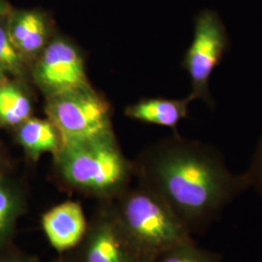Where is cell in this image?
<instances>
[{
    "instance_id": "9c48e42d",
    "label": "cell",
    "mask_w": 262,
    "mask_h": 262,
    "mask_svg": "<svg viewBox=\"0 0 262 262\" xmlns=\"http://www.w3.org/2000/svg\"><path fill=\"white\" fill-rule=\"evenodd\" d=\"M89 222L80 202L67 200L52 207L41 215V226L51 247L59 253H68L84 238Z\"/></svg>"
},
{
    "instance_id": "2e32d148",
    "label": "cell",
    "mask_w": 262,
    "mask_h": 262,
    "mask_svg": "<svg viewBox=\"0 0 262 262\" xmlns=\"http://www.w3.org/2000/svg\"><path fill=\"white\" fill-rule=\"evenodd\" d=\"M246 172L250 180L251 188H254L262 199V132L253 151L250 166Z\"/></svg>"
},
{
    "instance_id": "277c9868",
    "label": "cell",
    "mask_w": 262,
    "mask_h": 262,
    "mask_svg": "<svg viewBox=\"0 0 262 262\" xmlns=\"http://www.w3.org/2000/svg\"><path fill=\"white\" fill-rule=\"evenodd\" d=\"M231 37L217 10L204 8L193 18V35L182 61L190 81L189 94L212 111L216 102L211 93V78L231 48Z\"/></svg>"
},
{
    "instance_id": "e0dca14e",
    "label": "cell",
    "mask_w": 262,
    "mask_h": 262,
    "mask_svg": "<svg viewBox=\"0 0 262 262\" xmlns=\"http://www.w3.org/2000/svg\"><path fill=\"white\" fill-rule=\"evenodd\" d=\"M0 262H41L36 256L21 250L15 242L0 247Z\"/></svg>"
},
{
    "instance_id": "8fae6325",
    "label": "cell",
    "mask_w": 262,
    "mask_h": 262,
    "mask_svg": "<svg viewBox=\"0 0 262 262\" xmlns=\"http://www.w3.org/2000/svg\"><path fill=\"white\" fill-rule=\"evenodd\" d=\"M14 130L17 143L32 162H37L45 154L55 156L63 144L60 132L48 118L31 117Z\"/></svg>"
},
{
    "instance_id": "5bb4252c",
    "label": "cell",
    "mask_w": 262,
    "mask_h": 262,
    "mask_svg": "<svg viewBox=\"0 0 262 262\" xmlns=\"http://www.w3.org/2000/svg\"><path fill=\"white\" fill-rule=\"evenodd\" d=\"M8 15L0 19V67L7 75L23 81L30 76V66L10 39L7 27Z\"/></svg>"
},
{
    "instance_id": "6da1fadb",
    "label": "cell",
    "mask_w": 262,
    "mask_h": 262,
    "mask_svg": "<svg viewBox=\"0 0 262 262\" xmlns=\"http://www.w3.org/2000/svg\"><path fill=\"white\" fill-rule=\"evenodd\" d=\"M133 164L138 184L157 194L192 236L205 234L251 189L247 172H232L215 146L179 133L150 145Z\"/></svg>"
},
{
    "instance_id": "5b68a950",
    "label": "cell",
    "mask_w": 262,
    "mask_h": 262,
    "mask_svg": "<svg viewBox=\"0 0 262 262\" xmlns=\"http://www.w3.org/2000/svg\"><path fill=\"white\" fill-rule=\"evenodd\" d=\"M45 112L63 144L114 133L111 106L93 86L47 98Z\"/></svg>"
},
{
    "instance_id": "7c38bea8",
    "label": "cell",
    "mask_w": 262,
    "mask_h": 262,
    "mask_svg": "<svg viewBox=\"0 0 262 262\" xmlns=\"http://www.w3.org/2000/svg\"><path fill=\"white\" fill-rule=\"evenodd\" d=\"M28 210L26 188L9 175H0V247L14 242L19 220Z\"/></svg>"
},
{
    "instance_id": "ffe728a7",
    "label": "cell",
    "mask_w": 262,
    "mask_h": 262,
    "mask_svg": "<svg viewBox=\"0 0 262 262\" xmlns=\"http://www.w3.org/2000/svg\"><path fill=\"white\" fill-rule=\"evenodd\" d=\"M8 77H7V74L4 72V70L0 67V83L2 82V81H4L5 79H7Z\"/></svg>"
},
{
    "instance_id": "3957f363",
    "label": "cell",
    "mask_w": 262,
    "mask_h": 262,
    "mask_svg": "<svg viewBox=\"0 0 262 262\" xmlns=\"http://www.w3.org/2000/svg\"><path fill=\"white\" fill-rule=\"evenodd\" d=\"M122 230L141 262L152 261L193 239L187 227L157 194L140 184L112 200Z\"/></svg>"
},
{
    "instance_id": "ac0fdd59",
    "label": "cell",
    "mask_w": 262,
    "mask_h": 262,
    "mask_svg": "<svg viewBox=\"0 0 262 262\" xmlns=\"http://www.w3.org/2000/svg\"><path fill=\"white\" fill-rule=\"evenodd\" d=\"M12 10L7 0H0V19L6 17Z\"/></svg>"
},
{
    "instance_id": "8992f818",
    "label": "cell",
    "mask_w": 262,
    "mask_h": 262,
    "mask_svg": "<svg viewBox=\"0 0 262 262\" xmlns=\"http://www.w3.org/2000/svg\"><path fill=\"white\" fill-rule=\"evenodd\" d=\"M30 77L46 99L92 86L81 51L58 34L31 66Z\"/></svg>"
},
{
    "instance_id": "9a60e30c",
    "label": "cell",
    "mask_w": 262,
    "mask_h": 262,
    "mask_svg": "<svg viewBox=\"0 0 262 262\" xmlns=\"http://www.w3.org/2000/svg\"><path fill=\"white\" fill-rule=\"evenodd\" d=\"M150 262H223V255L200 247L192 239L159 254Z\"/></svg>"
},
{
    "instance_id": "7a4b0ae2",
    "label": "cell",
    "mask_w": 262,
    "mask_h": 262,
    "mask_svg": "<svg viewBox=\"0 0 262 262\" xmlns=\"http://www.w3.org/2000/svg\"><path fill=\"white\" fill-rule=\"evenodd\" d=\"M53 159L61 187L98 201L114 200L134 177L133 161L122 152L115 133L64 143Z\"/></svg>"
},
{
    "instance_id": "d6986e66",
    "label": "cell",
    "mask_w": 262,
    "mask_h": 262,
    "mask_svg": "<svg viewBox=\"0 0 262 262\" xmlns=\"http://www.w3.org/2000/svg\"><path fill=\"white\" fill-rule=\"evenodd\" d=\"M6 174V159L4 157L3 150L0 147V175Z\"/></svg>"
},
{
    "instance_id": "30bf717a",
    "label": "cell",
    "mask_w": 262,
    "mask_h": 262,
    "mask_svg": "<svg viewBox=\"0 0 262 262\" xmlns=\"http://www.w3.org/2000/svg\"><path fill=\"white\" fill-rule=\"evenodd\" d=\"M192 101L194 99L190 94L184 98L146 97L127 106L124 114L131 120L167 127L178 133L179 123L188 117Z\"/></svg>"
},
{
    "instance_id": "52a82bcc",
    "label": "cell",
    "mask_w": 262,
    "mask_h": 262,
    "mask_svg": "<svg viewBox=\"0 0 262 262\" xmlns=\"http://www.w3.org/2000/svg\"><path fill=\"white\" fill-rule=\"evenodd\" d=\"M59 255L67 262H141L118 221L112 201H98L82 241Z\"/></svg>"
},
{
    "instance_id": "ba28073f",
    "label": "cell",
    "mask_w": 262,
    "mask_h": 262,
    "mask_svg": "<svg viewBox=\"0 0 262 262\" xmlns=\"http://www.w3.org/2000/svg\"><path fill=\"white\" fill-rule=\"evenodd\" d=\"M12 43L31 66L55 35L52 19L43 10H11L7 19Z\"/></svg>"
},
{
    "instance_id": "44dd1931",
    "label": "cell",
    "mask_w": 262,
    "mask_h": 262,
    "mask_svg": "<svg viewBox=\"0 0 262 262\" xmlns=\"http://www.w3.org/2000/svg\"><path fill=\"white\" fill-rule=\"evenodd\" d=\"M51 262H67L66 261V259L61 256V255H59L57 258H56V259H54V260H52Z\"/></svg>"
},
{
    "instance_id": "4fadbf2b",
    "label": "cell",
    "mask_w": 262,
    "mask_h": 262,
    "mask_svg": "<svg viewBox=\"0 0 262 262\" xmlns=\"http://www.w3.org/2000/svg\"><path fill=\"white\" fill-rule=\"evenodd\" d=\"M21 82L7 78L0 83V127L15 129L32 117V101Z\"/></svg>"
}]
</instances>
